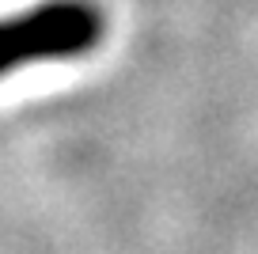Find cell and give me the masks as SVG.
I'll return each instance as SVG.
<instances>
[{
	"mask_svg": "<svg viewBox=\"0 0 258 254\" xmlns=\"http://www.w3.org/2000/svg\"><path fill=\"white\" fill-rule=\"evenodd\" d=\"M106 19L91 0H42L0 19V76L38 61H73L103 42Z\"/></svg>",
	"mask_w": 258,
	"mask_h": 254,
	"instance_id": "obj_1",
	"label": "cell"
}]
</instances>
